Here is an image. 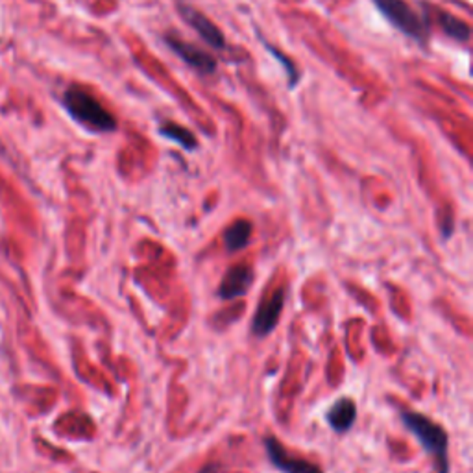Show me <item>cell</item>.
Instances as JSON below:
<instances>
[{"instance_id": "1", "label": "cell", "mask_w": 473, "mask_h": 473, "mask_svg": "<svg viewBox=\"0 0 473 473\" xmlns=\"http://www.w3.org/2000/svg\"><path fill=\"white\" fill-rule=\"evenodd\" d=\"M63 106L76 122L91 132L111 134L117 130V118L85 89H67L63 94Z\"/></svg>"}, {"instance_id": "2", "label": "cell", "mask_w": 473, "mask_h": 473, "mask_svg": "<svg viewBox=\"0 0 473 473\" xmlns=\"http://www.w3.org/2000/svg\"><path fill=\"white\" fill-rule=\"evenodd\" d=\"M401 422L418 438V442L424 446V450L433 457L438 473H450L448 433L444 431V427H440L431 418L415 411H401Z\"/></svg>"}, {"instance_id": "3", "label": "cell", "mask_w": 473, "mask_h": 473, "mask_svg": "<svg viewBox=\"0 0 473 473\" xmlns=\"http://www.w3.org/2000/svg\"><path fill=\"white\" fill-rule=\"evenodd\" d=\"M380 13L407 38H411L422 45L427 43L429 26L407 0H372Z\"/></svg>"}, {"instance_id": "4", "label": "cell", "mask_w": 473, "mask_h": 473, "mask_svg": "<svg viewBox=\"0 0 473 473\" xmlns=\"http://www.w3.org/2000/svg\"><path fill=\"white\" fill-rule=\"evenodd\" d=\"M285 296H287V291L279 287L274 293H270L267 298H263L256 317H254V322H251V331H254V335L267 337L268 333L276 329L283 305H285Z\"/></svg>"}, {"instance_id": "5", "label": "cell", "mask_w": 473, "mask_h": 473, "mask_svg": "<svg viewBox=\"0 0 473 473\" xmlns=\"http://www.w3.org/2000/svg\"><path fill=\"white\" fill-rule=\"evenodd\" d=\"M265 448L270 462L283 473H322L317 464H311L300 457L291 455L285 446H281L274 436L265 438Z\"/></svg>"}, {"instance_id": "6", "label": "cell", "mask_w": 473, "mask_h": 473, "mask_svg": "<svg viewBox=\"0 0 473 473\" xmlns=\"http://www.w3.org/2000/svg\"><path fill=\"white\" fill-rule=\"evenodd\" d=\"M165 43L172 52H176L187 63L188 67L197 69L198 73L211 74L216 71V59L207 50L191 43H185L174 36H165Z\"/></svg>"}, {"instance_id": "7", "label": "cell", "mask_w": 473, "mask_h": 473, "mask_svg": "<svg viewBox=\"0 0 473 473\" xmlns=\"http://www.w3.org/2000/svg\"><path fill=\"white\" fill-rule=\"evenodd\" d=\"M180 12L183 15V19L191 24L197 31H198V36L213 48L216 50H223L226 48V38L223 31H220L216 28V24L213 21H209L206 15H202L198 10L191 8V6H180Z\"/></svg>"}, {"instance_id": "8", "label": "cell", "mask_w": 473, "mask_h": 473, "mask_svg": "<svg viewBox=\"0 0 473 473\" xmlns=\"http://www.w3.org/2000/svg\"><path fill=\"white\" fill-rule=\"evenodd\" d=\"M251 281H254V274H251V268L246 265H235L224 274L223 281H220L218 296L223 300H228V302L242 298L248 293Z\"/></svg>"}, {"instance_id": "9", "label": "cell", "mask_w": 473, "mask_h": 473, "mask_svg": "<svg viewBox=\"0 0 473 473\" xmlns=\"http://www.w3.org/2000/svg\"><path fill=\"white\" fill-rule=\"evenodd\" d=\"M326 418H328V424L337 433H346V431H350L355 424L357 407L350 398H340L338 401L333 403V407L328 411Z\"/></svg>"}, {"instance_id": "10", "label": "cell", "mask_w": 473, "mask_h": 473, "mask_svg": "<svg viewBox=\"0 0 473 473\" xmlns=\"http://www.w3.org/2000/svg\"><path fill=\"white\" fill-rule=\"evenodd\" d=\"M251 237V224L248 220H237L223 235L224 246L228 251H239L248 246Z\"/></svg>"}, {"instance_id": "11", "label": "cell", "mask_w": 473, "mask_h": 473, "mask_svg": "<svg viewBox=\"0 0 473 473\" xmlns=\"http://www.w3.org/2000/svg\"><path fill=\"white\" fill-rule=\"evenodd\" d=\"M438 24L442 28V31L446 36H450L455 41L460 43H468L469 41V24L464 22L459 17H453L450 13H438Z\"/></svg>"}, {"instance_id": "12", "label": "cell", "mask_w": 473, "mask_h": 473, "mask_svg": "<svg viewBox=\"0 0 473 473\" xmlns=\"http://www.w3.org/2000/svg\"><path fill=\"white\" fill-rule=\"evenodd\" d=\"M160 134L165 139H169L172 143H178L185 150H195L198 146V141H197L195 134L188 132L187 128H183V126H180V124H174V122H165L160 128Z\"/></svg>"}, {"instance_id": "13", "label": "cell", "mask_w": 473, "mask_h": 473, "mask_svg": "<svg viewBox=\"0 0 473 473\" xmlns=\"http://www.w3.org/2000/svg\"><path fill=\"white\" fill-rule=\"evenodd\" d=\"M265 48L274 56V57H277V61L281 63V66L283 67H285V71H287V76H289V87L293 89V87H296V83L300 82V74H298V69H296V66H294V63L293 61H289V57L285 56V54H283V52H279L277 48H274L270 43H267L265 41Z\"/></svg>"}]
</instances>
